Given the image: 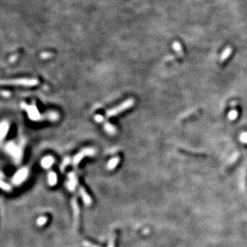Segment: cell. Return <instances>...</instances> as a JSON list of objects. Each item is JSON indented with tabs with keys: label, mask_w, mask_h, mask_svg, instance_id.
<instances>
[{
	"label": "cell",
	"mask_w": 247,
	"mask_h": 247,
	"mask_svg": "<svg viewBox=\"0 0 247 247\" xmlns=\"http://www.w3.org/2000/svg\"><path fill=\"white\" fill-rule=\"evenodd\" d=\"M2 84H11V85H20V86H32L38 84V81L36 79H15V80L2 81Z\"/></svg>",
	"instance_id": "6da1fadb"
},
{
	"label": "cell",
	"mask_w": 247,
	"mask_h": 247,
	"mask_svg": "<svg viewBox=\"0 0 247 247\" xmlns=\"http://www.w3.org/2000/svg\"><path fill=\"white\" fill-rule=\"evenodd\" d=\"M133 104H134V102H133L132 99L127 100V101L124 102L123 104H121V105H119V106L115 107V109H112L108 111L107 113H106V116H107V117L115 116V115H118V114L122 112V111H124L125 110L128 109V108L130 107Z\"/></svg>",
	"instance_id": "7a4b0ae2"
},
{
	"label": "cell",
	"mask_w": 247,
	"mask_h": 247,
	"mask_svg": "<svg viewBox=\"0 0 247 247\" xmlns=\"http://www.w3.org/2000/svg\"><path fill=\"white\" fill-rule=\"evenodd\" d=\"M27 175V170H26V169H22L21 171H19V172L15 174V176L14 178V182L15 184L20 183V182H22L24 179H25Z\"/></svg>",
	"instance_id": "3957f363"
},
{
	"label": "cell",
	"mask_w": 247,
	"mask_h": 247,
	"mask_svg": "<svg viewBox=\"0 0 247 247\" xmlns=\"http://www.w3.org/2000/svg\"><path fill=\"white\" fill-rule=\"evenodd\" d=\"M93 153H94L93 150H91V149L85 150L84 151H82L80 154H78V155L75 158V163L76 164V163L79 162L81 159H82V157H84V156H86V155H89V154H93Z\"/></svg>",
	"instance_id": "277c9868"
},
{
	"label": "cell",
	"mask_w": 247,
	"mask_h": 247,
	"mask_svg": "<svg viewBox=\"0 0 247 247\" xmlns=\"http://www.w3.org/2000/svg\"><path fill=\"white\" fill-rule=\"evenodd\" d=\"M53 162H54V159L50 157L45 158H43V160L42 161V166L44 167V168H49V167L52 165Z\"/></svg>",
	"instance_id": "5b68a950"
},
{
	"label": "cell",
	"mask_w": 247,
	"mask_h": 247,
	"mask_svg": "<svg viewBox=\"0 0 247 247\" xmlns=\"http://www.w3.org/2000/svg\"><path fill=\"white\" fill-rule=\"evenodd\" d=\"M68 188L70 190H73L75 186V184H76V179H75V177L74 175V174H71L69 175V182H68Z\"/></svg>",
	"instance_id": "8992f818"
},
{
	"label": "cell",
	"mask_w": 247,
	"mask_h": 247,
	"mask_svg": "<svg viewBox=\"0 0 247 247\" xmlns=\"http://www.w3.org/2000/svg\"><path fill=\"white\" fill-rule=\"evenodd\" d=\"M48 182L50 183V186H54V184L57 182V176L54 172H50L48 175Z\"/></svg>",
	"instance_id": "52a82bcc"
},
{
	"label": "cell",
	"mask_w": 247,
	"mask_h": 247,
	"mask_svg": "<svg viewBox=\"0 0 247 247\" xmlns=\"http://www.w3.org/2000/svg\"><path fill=\"white\" fill-rule=\"evenodd\" d=\"M232 53V49L230 47H227L223 51V53L222 54V56H221V61L223 62L229 57V56Z\"/></svg>",
	"instance_id": "ba28073f"
},
{
	"label": "cell",
	"mask_w": 247,
	"mask_h": 247,
	"mask_svg": "<svg viewBox=\"0 0 247 247\" xmlns=\"http://www.w3.org/2000/svg\"><path fill=\"white\" fill-rule=\"evenodd\" d=\"M118 162H119V158L111 159L110 161L109 162V163H108V168L114 169L116 166H117Z\"/></svg>",
	"instance_id": "9c48e42d"
},
{
	"label": "cell",
	"mask_w": 247,
	"mask_h": 247,
	"mask_svg": "<svg viewBox=\"0 0 247 247\" xmlns=\"http://www.w3.org/2000/svg\"><path fill=\"white\" fill-rule=\"evenodd\" d=\"M81 193H82V197H83V199H84L85 202L87 204V205H89L90 203V198L88 197V196L86 195V192H85L84 190H82V189H81Z\"/></svg>",
	"instance_id": "30bf717a"
},
{
	"label": "cell",
	"mask_w": 247,
	"mask_h": 247,
	"mask_svg": "<svg viewBox=\"0 0 247 247\" xmlns=\"http://www.w3.org/2000/svg\"><path fill=\"white\" fill-rule=\"evenodd\" d=\"M228 117H229V119H230V120H234V119H235L236 118L238 117V112H237V111H236L235 110L230 111V113H229V115H228Z\"/></svg>",
	"instance_id": "8fae6325"
},
{
	"label": "cell",
	"mask_w": 247,
	"mask_h": 247,
	"mask_svg": "<svg viewBox=\"0 0 247 247\" xmlns=\"http://www.w3.org/2000/svg\"><path fill=\"white\" fill-rule=\"evenodd\" d=\"M8 130L7 125H4V123L2 124V128H1V134H2V138H3L4 135L6 134V132Z\"/></svg>",
	"instance_id": "7c38bea8"
},
{
	"label": "cell",
	"mask_w": 247,
	"mask_h": 247,
	"mask_svg": "<svg viewBox=\"0 0 247 247\" xmlns=\"http://www.w3.org/2000/svg\"><path fill=\"white\" fill-rule=\"evenodd\" d=\"M46 219L45 218V217H41V218H39V219L37 220V224L39 225V226H42V225H44L45 223H46Z\"/></svg>",
	"instance_id": "4fadbf2b"
},
{
	"label": "cell",
	"mask_w": 247,
	"mask_h": 247,
	"mask_svg": "<svg viewBox=\"0 0 247 247\" xmlns=\"http://www.w3.org/2000/svg\"><path fill=\"white\" fill-rule=\"evenodd\" d=\"M240 139L242 142H245V143H247V133H242L240 137Z\"/></svg>",
	"instance_id": "5bb4252c"
},
{
	"label": "cell",
	"mask_w": 247,
	"mask_h": 247,
	"mask_svg": "<svg viewBox=\"0 0 247 247\" xmlns=\"http://www.w3.org/2000/svg\"><path fill=\"white\" fill-rule=\"evenodd\" d=\"M174 48L175 49V50H177V51H179V52H182V49H181V46L179 43H178V42H174Z\"/></svg>",
	"instance_id": "9a60e30c"
}]
</instances>
